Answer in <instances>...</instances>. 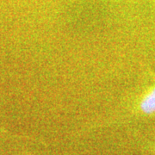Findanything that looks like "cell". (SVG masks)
Here are the masks:
<instances>
[{
	"label": "cell",
	"mask_w": 155,
	"mask_h": 155,
	"mask_svg": "<svg viewBox=\"0 0 155 155\" xmlns=\"http://www.w3.org/2000/svg\"><path fill=\"white\" fill-rule=\"evenodd\" d=\"M139 110L147 116L155 114V84L147 90L139 102Z\"/></svg>",
	"instance_id": "cell-1"
}]
</instances>
